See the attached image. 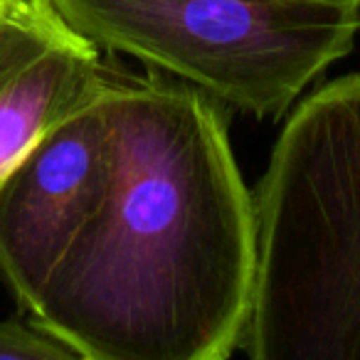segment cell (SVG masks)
Instances as JSON below:
<instances>
[{
    "mask_svg": "<svg viewBox=\"0 0 360 360\" xmlns=\"http://www.w3.org/2000/svg\"><path fill=\"white\" fill-rule=\"evenodd\" d=\"M114 175L30 311L82 360H225L257 271L255 195L212 96L111 77Z\"/></svg>",
    "mask_w": 360,
    "mask_h": 360,
    "instance_id": "obj_1",
    "label": "cell"
},
{
    "mask_svg": "<svg viewBox=\"0 0 360 360\" xmlns=\"http://www.w3.org/2000/svg\"><path fill=\"white\" fill-rule=\"evenodd\" d=\"M252 195L257 271L240 350L360 360V72L296 104Z\"/></svg>",
    "mask_w": 360,
    "mask_h": 360,
    "instance_id": "obj_2",
    "label": "cell"
},
{
    "mask_svg": "<svg viewBox=\"0 0 360 360\" xmlns=\"http://www.w3.org/2000/svg\"><path fill=\"white\" fill-rule=\"evenodd\" d=\"M99 50L141 60L262 119L350 55L360 0H52Z\"/></svg>",
    "mask_w": 360,
    "mask_h": 360,
    "instance_id": "obj_3",
    "label": "cell"
},
{
    "mask_svg": "<svg viewBox=\"0 0 360 360\" xmlns=\"http://www.w3.org/2000/svg\"><path fill=\"white\" fill-rule=\"evenodd\" d=\"M114 175L111 77L0 178V276L32 311L104 202Z\"/></svg>",
    "mask_w": 360,
    "mask_h": 360,
    "instance_id": "obj_4",
    "label": "cell"
},
{
    "mask_svg": "<svg viewBox=\"0 0 360 360\" xmlns=\"http://www.w3.org/2000/svg\"><path fill=\"white\" fill-rule=\"evenodd\" d=\"M106 77L101 52L52 0L0 8V178Z\"/></svg>",
    "mask_w": 360,
    "mask_h": 360,
    "instance_id": "obj_5",
    "label": "cell"
},
{
    "mask_svg": "<svg viewBox=\"0 0 360 360\" xmlns=\"http://www.w3.org/2000/svg\"><path fill=\"white\" fill-rule=\"evenodd\" d=\"M0 360H82V355L35 321H0Z\"/></svg>",
    "mask_w": 360,
    "mask_h": 360,
    "instance_id": "obj_6",
    "label": "cell"
},
{
    "mask_svg": "<svg viewBox=\"0 0 360 360\" xmlns=\"http://www.w3.org/2000/svg\"><path fill=\"white\" fill-rule=\"evenodd\" d=\"M6 3H8V0H0V8H3V6H6Z\"/></svg>",
    "mask_w": 360,
    "mask_h": 360,
    "instance_id": "obj_7",
    "label": "cell"
}]
</instances>
